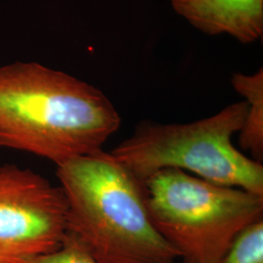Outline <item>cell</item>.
<instances>
[{
	"mask_svg": "<svg viewBox=\"0 0 263 263\" xmlns=\"http://www.w3.org/2000/svg\"><path fill=\"white\" fill-rule=\"evenodd\" d=\"M120 122L103 92L73 76L35 62L0 67V147L58 167L103 151Z\"/></svg>",
	"mask_w": 263,
	"mask_h": 263,
	"instance_id": "1",
	"label": "cell"
},
{
	"mask_svg": "<svg viewBox=\"0 0 263 263\" xmlns=\"http://www.w3.org/2000/svg\"><path fill=\"white\" fill-rule=\"evenodd\" d=\"M67 232L98 263H178L151 220L145 183L104 151L58 166Z\"/></svg>",
	"mask_w": 263,
	"mask_h": 263,
	"instance_id": "2",
	"label": "cell"
},
{
	"mask_svg": "<svg viewBox=\"0 0 263 263\" xmlns=\"http://www.w3.org/2000/svg\"><path fill=\"white\" fill-rule=\"evenodd\" d=\"M247 112L244 101L195 122L141 123L110 153L142 182L161 170L179 169L216 184L263 195L262 164L232 143Z\"/></svg>",
	"mask_w": 263,
	"mask_h": 263,
	"instance_id": "3",
	"label": "cell"
},
{
	"mask_svg": "<svg viewBox=\"0 0 263 263\" xmlns=\"http://www.w3.org/2000/svg\"><path fill=\"white\" fill-rule=\"evenodd\" d=\"M151 220L186 263H219L236 235L262 219L263 195L179 169L144 181Z\"/></svg>",
	"mask_w": 263,
	"mask_h": 263,
	"instance_id": "4",
	"label": "cell"
},
{
	"mask_svg": "<svg viewBox=\"0 0 263 263\" xmlns=\"http://www.w3.org/2000/svg\"><path fill=\"white\" fill-rule=\"evenodd\" d=\"M67 232L61 186L32 170L0 166V263H28L58 251Z\"/></svg>",
	"mask_w": 263,
	"mask_h": 263,
	"instance_id": "5",
	"label": "cell"
},
{
	"mask_svg": "<svg viewBox=\"0 0 263 263\" xmlns=\"http://www.w3.org/2000/svg\"><path fill=\"white\" fill-rule=\"evenodd\" d=\"M172 6L210 35L229 34L242 43L262 37L263 0H172Z\"/></svg>",
	"mask_w": 263,
	"mask_h": 263,
	"instance_id": "6",
	"label": "cell"
},
{
	"mask_svg": "<svg viewBox=\"0 0 263 263\" xmlns=\"http://www.w3.org/2000/svg\"><path fill=\"white\" fill-rule=\"evenodd\" d=\"M232 84L239 94L244 96L248 103V112L240 133V145L250 151L253 159H263V71L260 68L254 76L237 73Z\"/></svg>",
	"mask_w": 263,
	"mask_h": 263,
	"instance_id": "7",
	"label": "cell"
},
{
	"mask_svg": "<svg viewBox=\"0 0 263 263\" xmlns=\"http://www.w3.org/2000/svg\"><path fill=\"white\" fill-rule=\"evenodd\" d=\"M219 263H263V219L242 229Z\"/></svg>",
	"mask_w": 263,
	"mask_h": 263,
	"instance_id": "8",
	"label": "cell"
},
{
	"mask_svg": "<svg viewBox=\"0 0 263 263\" xmlns=\"http://www.w3.org/2000/svg\"><path fill=\"white\" fill-rule=\"evenodd\" d=\"M28 263H98L82 244L70 233L66 232L62 247L54 253L39 255ZM186 263V262H183Z\"/></svg>",
	"mask_w": 263,
	"mask_h": 263,
	"instance_id": "9",
	"label": "cell"
}]
</instances>
